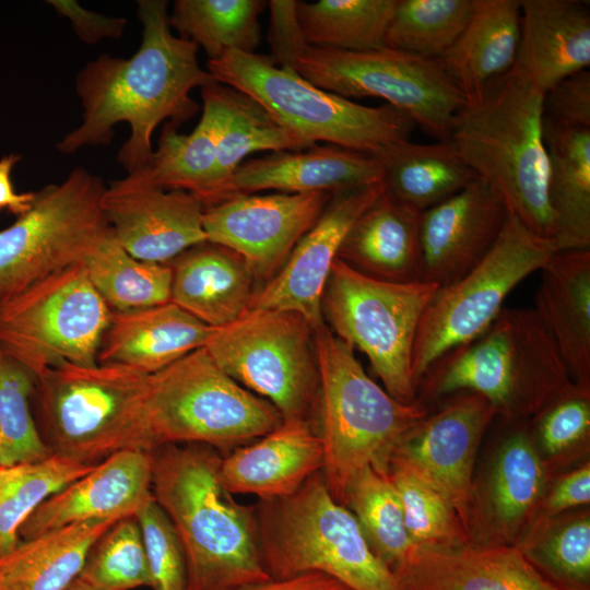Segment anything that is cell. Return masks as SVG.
Returning <instances> with one entry per match:
<instances>
[{
    "mask_svg": "<svg viewBox=\"0 0 590 590\" xmlns=\"http://www.w3.org/2000/svg\"><path fill=\"white\" fill-rule=\"evenodd\" d=\"M137 3L142 25L140 47L128 58L99 55L81 69L75 92L83 109L82 122L56 143L62 154L107 145L114 127L127 122L130 135L117 161L128 174L146 166L157 126L168 120L177 127L194 117L200 107L191 91L214 81L199 64V47L172 33L168 2Z\"/></svg>",
    "mask_w": 590,
    "mask_h": 590,
    "instance_id": "obj_1",
    "label": "cell"
},
{
    "mask_svg": "<svg viewBox=\"0 0 590 590\" xmlns=\"http://www.w3.org/2000/svg\"><path fill=\"white\" fill-rule=\"evenodd\" d=\"M152 452L151 489L182 547L187 590H237L271 579L262 562L255 507L222 483L223 456L198 444Z\"/></svg>",
    "mask_w": 590,
    "mask_h": 590,
    "instance_id": "obj_2",
    "label": "cell"
},
{
    "mask_svg": "<svg viewBox=\"0 0 590 590\" xmlns=\"http://www.w3.org/2000/svg\"><path fill=\"white\" fill-rule=\"evenodd\" d=\"M544 92L517 61L457 113L449 141L473 173L533 234L552 240Z\"/></svg>",
    "mask_w": 590,
    "mask_h": 590,
    "instance_id": "obj_3",
    "label": "cell"
},
{
    "mask_svg": "<svg viewBox=\"0 0 590 590\" xmlns=\"http://www.w3.org/2000/svg\"><path fill=\"white\" fill-rule=\"evenodd\" d=\"M282 422L270 402L232 379L201 347L149 375L123 450L198 444L229 453Z\"/></svg>",
    "mask_w": 590,
    "mask_h": 590,
    "instance_id": "obj_4",
    "label": "cell"
},
{
    "mask_svg": "<svg viewBox=\"0 0 590 590\" xmlns=\"http://www.w3.org/2000/svg\"><path fill=\"white\" fill-rule=\"evenodd\" d=\"M420 385L430 399L481 394L508 421L535 415L578 387L534 308L505 306L479 338L437 359Z\"/></svg>",
    "mask_w": 590,
    "mask_h": 590,
    "instance_id": "obj_5",
    "label": "cell"
},
{
    "mask_svg": "<svg viewBox=\"0 0 590 590\" xmlns=\"http://www.w3.org/2000/svg\"><path fill=\"white\" fill-rule=\"evenodd\" d=\"M314 333L320 378L321 472L331 496L343 505L355 476L368 465L387 469L397 442L428 410L420 398L402 403L391 397L326 322Z\"/></svg>",
    "mask_w": 590,
    "mask_h": 590,
    "instance_id": "obj_6",
    "label": "cell"
},
{
    "mask_svg": "<svg viewBox=\"0 0 590 590\" xmlns=\"http://www.w3.org/2000/svg\"><path fill=\"white\" fill-rule=\"evenodd\" d=\"M255 511L261 557L271 579L320 573L349 590H399L354 515L331 496L322 472L288 496L260 500Z\"/></svg>",
    "mask_w": 590,
    "mask_h": 590,
    "instance_id": "obj_7",
    "label": "cell"
},
{
    "mask_svg": "<svg viewBox=\"0 0 590 590\" xmlns=\"http://www.w3.org/2000/svg\"><path fill=\"white\" fill-rule=\"evenodd\" d=\"M206 68L216 82L246 94L311 145L321 141L371 154L409 140L415 126L388 104L365 106L324 91L270 56L227 51L208 60Z\"/></svg>",
    "mask_w": 590,
    "mask_h": 590,
    "instance_id": "obj_8",
    "label": "cell"
},
{
    "mask_svg": "<svg viewBox=\"0 0 590 590\" xmlns=\"http://www.w3.org/2000/svg\"><path fill=\"white\" fill-rule=\"evenodd\" d=\"M438 287L394 283L365 275L337 258L322 296L329 329L362 351L385 390L402 403L415 402L412 354L417 328Z\"/></svg>",
    "mask_w": 590,
    "mask_h": 590,
    "instance_id": "obj_9",
    "label": "cell"
},
{
    "mask_svg": "<svg viewBox=\"0 0 590 590\" xmlns=\"http://www.w3.org/2000/svg\"><path fill=\"white\" fill-rule=\"evenodd\" d=\"M205 350L217 366L253 394L270 402L283 420L318 426L320 378L311 326L299 315L250 310L213 328Z\"/></svg>",
    "mask_w": 590,
    "mask_h": 590,
    "instance_id": "obj_10",
    "label": "cell"
},
{
    "mask_svg": "<svg viewBox=\"0 0 590 590\" xmlns=\"http://www.w3.org/2000/svg\"><path fill=\"white\" fill-rule=\"evenodd\" d=\"M556 251L552 240L533 234L509 213L489 252L458 281L438 287L426 306L412 354L415 387L442 355L484 333L508 294Z\"/></svg>",
    "mask_w": 590,
    "mask_h": 590,
    "instance_id": "obj_11",
    "label": "cell"
},
{
    "mask_svg": "<svg viewBox=\"0 0 590 590\" xmlns=\"http://www.w3.org/2000/svg\"><path fill=\"white\" fill-rule=\"evenodd\" d=\"M110 317L82 261L0 306V351L36 379L63 364L92 366Z\"/></svg>",
    "mask_w": 590,
    "mask_h": 590,
    "instance_id": "obj_12",
    "label": "cell"
},
{
    "mask_svg": "<svg viewBox=\"0 0 590 590\" xmlns=\"http://www.w3.org/2000/svg\"><path fill=\"white\" fill-rule=\"evenodd\" d=\"M149 375L127 366L63 364L36 379L40 434L51 452L97 463L122 450Z\"/></svg>",
    "mask_w": 590,
    "mask_h": 590,
    "instance_id": "obj_13",
    "label": "cell"
},
{
    "mask_svg": "<svg viewBox=\"0 0 590 590\" xmlns=\"http://www.w3.org/2000/svg\"><path fill=\"white\" fill-rule=\"evenodd\" d=\"M98 176L76 167L36 192L28 212L0 231V306L47 276L84 261L108 233Z\"/></svg>",
    "mask_w": 590,
    "mask_h": 590,
    "instance_id": "obj_14",
    "label": "cell"
},
{
    "mask_svg": "<svg viewBox=\"0 0 590 590\" xmlns=\"http://www.w3.org/2000/svg\"><path fill=\"white\" fill-rule=\"evenodd\" d=\"M293 70L346 98H381L436 141L449 139L453 119L465 104L437 60L389 48L338 51L308 46Z\"/></svg>",
    "mask_w": 590,
    "mask_h": 590,
    "instance_id": "obj_15",
    "label": "cell"
},
{
    "mask_svg": "<svg viewBox=\"0 0 590 590\" xmlns=\"http://www.w3.org/2000/svg\"><path fill=\"white\" fill-rule=\"evenodd\" d=\"M331 194H232L204 208L206 240L235 251L258 280L269 281L318 220Z\"/></svg>",
    "mask_w": 590,
    "mask_h": 590,
    "instance_id": "obj_16",
    "label": "cell"
},
{
    "mask_svg": "<svg viewBox=\"0 0 590 590\" xmlns=\"http://www.w3.org/2000/svg\"><path fill=\"white\" fill-rule=\"evenodd\" d=\"M495 415L481 394L460 393L414 424L392 450L446 496L469 536L474 458Z\"/></svg>",
    "mask_w": 590,
    "mask_h": 590,
    "instance_id": "obj_17",
    "label": "cell"
},
{
    "mask_svg": "<svg viewBox=\"0 0 590 590\" xmlns=\"http://www.w3.org/2000/svg\"><path fill=\"white\" fill-rule=\"evenodd\" d=\"M384 191V184L378 182L333 192L282 268L257 292L249 311H291L314 330L323 324L322 296L341 245L354 222Z\"/></svg>",
    "mask_w": 590,
    "mask_h": 590,
    "instance_id": "obj_18",
    "label": "cell"
},
{
    "mask_svg": "<svg viewBox=\"0 0 590 590\" xmlns=\"http://www.w3.org/2000/svg\"><path fill=\"white\" fill-rule=\"evenodd\" d=\"M102 206L114 238L142 261L169 263L206 240L204 205L186 191L164 190L126 176L105 189Z\"/></svg>",
    "mask_w": 590,
    "mask_h": 590,
    "instance_id": "obj_19",
    "label": "cell"
},
{
    "mask_svg": "<svg viewBox=\"0 0 590 590\" xmlns=\"http://www.w3.org/2000/svg\"><path fill=\"white\" fill-rule=\"evenodd\" d=\"M509 211L500 196L476 178L421 220V282L444 287L473 269L498 239Z\"/></svg>",
    "mask_w": 590,
    "mask_h": 590,
    "instance_id": "obj_20",
    "label": "cell"
},
{
    "mask_svg": "<svg viewBox=\"0 0 590 590\" xmlns=\"http://www.w3.org/2000/svg\"><path fill=\"white\" fill-rule=\"evenodd\" d=\"M152 452L116 451L48 497L21 526L20 541L68 524L133 517L152 495Z\"/></svg>",
    "mask_w": 590,
    "mask_h": 590,
    "instance_id": "obj_21",
    "label": "cell"
},
{
    "mask_svg": "<svg viewBox=\"0 0 590 590\" xmlns=\"http://www.w3.org/2000/svg\"><path fill=\"white\" fill-rule=\"evenodd\" d=\"M392 574L399 590H559L517 545L415 546Z\"/></svg>",
    "mask_w": 590,
    "mask_h": 590,
    "instance_id": "obj_22",
    "label": "cell"
},
{
    "mask_svg": "<svg viewBox=\"0 0 590 590\" xmlns=\"http://www.w3.org/2000/svg\"><path fill=\"white\" fill-rule=\"evenodd\" d=\"M322 468L318 426L304 420H283L270 433L223 456L220 476L232 494L269 500L295 493Z\"/></svg>",
    "mask_w": 590,
    "mask_h": 590,
    "instance_id": "obj_23",
    "label": "cell"
},
{
    "mask_svg": "<svg viewBox=\"0 0 590 590\" xmlns=\"http://www.w3.org/2000/svg\"><path fill=\"white\" fill-rule=\"evenodd\" d=\"M381 179V167L371 154L331 144L315 145L245 161L232 176L225 198L269 189L283 193H333L382 182Z\"/></svg>",
    "mask_w": 590,
    "mask_h": 590,
    "instance_id": "obj_24",
    "label": "cell"
},
{
    "mask_svg": "<svg viewBox=\"0 0 590 590\" xmlns=\"http://www.w3.org/2000/svg\"><path fill=\"white\" fill-rule=\"evenodd\" d=\"M169 266L170 302L209 327L231 324L249 311L258 279L235 251L205 240Z\"/></svg>",
    "mask_w": 590,
    "mask_h": 590,
    "instance_id": "obj_25",
    "label": "cell"
},
{
    "mask_svg": "<svg viewBox=\"0 0 590 590\" xmlns=\"http://www.w3.org/2000/svg\"><path fill=\"white\" fill-rule=\"evenodd\" d=\"M212 330L172 302L130 311H111L97 363L127 366L152 375L204 347Z\"/></svg>",
    "mask_w": 590,
    "mask_h": 590,
    "instance_id": "obj_26",
    "label": "cell"
},
{
    "mask_svg": "<svg viewBox=\"0 0 590 590\" xmlns=\"http://www.w3.org/2000/svg\"><path fill=\"white\" fill-rule=\"evenodd\" d=\"M535 312L565 366L590 390V249L556 251L540 269Z\"/></svg>",
    "mask_w": 590,
    "mask_h": 590,
    "instance_id": "obj_27",
    "label": "cell"
},
{
    "mask_svg": "<svg viewBox=\"0 0 590 590\" xmlns=\"http://www.w3.org/2000/svg\"><path fill=\"white\" fill-rule=\"evenodd\" d=\"M421 220L422 212L385 190L354 222L338 258L374 279L421 282Z\"/></svg>",
    "mask_w": 590,
    "mask_h": 590,
    "instance_id": "obj_28",
    "label": "cell"
},
{
    "mask_svg": "<svg viewBox=\"0 0 590 590\" xmlns=\"http://www.w3.org/2000/svg\"><path fill=\"white\" fill-rule=\"evenodd\" d=\"M521 39L517 62L544 92L589 69V2L520 0Z\"/></svg>",
    "mask_w": 590,
    "mask_h": 590,
    "instance_id": "obj_29",
    "label": "cell"
},
{
    "mask_svg": "<svg viewBox=\"0 0 590 590\" xmlns=\"http://www.w3.org/2000/svg\"><path fill=\"white\" fill-rule=\"evenodd\" d=\"M520 39V0H474L464 30L437 61L465 102H472L512 69Z\"/></svg>",
    "mask_w": 590,
    "mask_h": 590,
    "instance_id": "obj_30",
    "label": "cell"
},
{
    "mask_svg": "<svg viewBox=\"0 0 590 590\" xmlns=\"http://www.w3.org/2000/svg\"><path fill=\"white\" fill-rule=\"evenodd\" d=\"M545 469L529 434L511 433L500 445L482 506L471 521L482 530L480 544L515 545L545 487Z\"/></svg>",
    "mask_w": 590,
    "mask_h": 590,
    "instance_id": "obj_31",
    "label": "cell"
},
{
    "mask_svg": "<svg viewBox=\"0 0 590 590\" xmlns=\"http://www.w3.org/2000/svg\"><path fill=\"white\" fill-rule=\"evenodd\" d=\"M201 97L216 132L215 203L225 198L232 176L248 155L315 146L281 126L256 101L215 80L201 87Z\"/></svg>",
    "mask_w": 590,
    "mask_h": 590,
    "instance_id": "obj_32",
    "label": "cell"
},
{
    "mask_svg": "<svg viewBox=\"0 0 590 590\" xmlns=\"http://www.w3.org/2000/svg\"><path fill=\"white\" fill-rule=\"evenodd\" d=\"M548 158V203L557 251L590 249V128L543 118Z\"/></svg>",
    "mask_w": 590,
    "mask_h": 590,
    "instance_id": "obj_33",
    "label": "cell"
},
{
    "mask_svg": "<svg viewBox=\"0 0 590 590\" xmlns=\"http://www.w3.org/2000/svg\"><path fill=\"white\" fill-rule=\"evenodd\" d=\"M371 155L381 167L386 192L422 213L477 178L449 140L429 144L402 140Z\"/></svg>",
    "mask_w": 590,
    "mask_h": 590,
    "instance_id": "obj_34",
    "label": "cell"
},
{
    "mask_svg": "<svg viewBox=\"0 0 590 590\" xmlns=\"http://www.w3.org/2000/svg\"><path fill=\"white\" fill-rule=\"evenodd\" d=\"M118 520L68 524L22 540L0 556V590H66L103 533Z\"/></svg>",
    "mask_w": 590,
    "mask_h": 590,
    "instance_id": "obj_35",
    "label": "cell"
},
{
    "mask_svg": "<svg viewBox=\"0 0 590 590\" xmlns=\"http://www.w3.org/2000/svg\"><path fill=\"white\" fill-rule=\"evenodd\" d=\"M135 181L164 190L186 191L205 206L216 201V132L210 111L202 107L199 123L186 134L165 122L157 148L144 168L127 174Z\"/></svg>",
    "mask_w": 590,
    "mask_h": 590,
    "instance_id": "obj_36",
    "label": "cell"
},
{
    "mask_svg": "<svg viewBox=\"0 0 590 590\" xmlns=\"http://www.w3.org/2000/svg\"><path fill=\"white\" fill-rule=\"evenodd\" d=\"M83 263L92 285L114 312L170 302L169 263L148 262L132 257L118 244L110 231Z\"/></svg>",
    "mask_w": 590,
    "mask_h": 590,
    "instance_id": "obj_37",
    "label": "cell"
},
{
    "mask_svg": "<svg viewBox=\"0 0 590 590\" xmlns=\"http://www.w3.org/2000/svg\"><path fill=\"white\" fill-rule=\"evenodd\" d=\"M396 0L296 1L303 36L310 47L338 51L386 48Z\"/></svg>",
    "mask_w": 590,
    "mask_h": 590,
    "instance_id": "obj_38",
    "label": "cell"
},
{
    "mask_svg": "<svg viewBox=\"0 0 590 590\" xmlns=\"http://www.w3.org/2000/svg\"><path fill=\"white\" fill-rule=\"evenodd\" d=\"M262 0H177L168 24L203 48L208 60L227 51L253 54L261 43Z\"/></svg>",
    "mask_w": 590,
    "mask_h": 590,
    "instance_id": "obj_39",
    "label": "cell"
},
{
    "mask_svg": "<svg viewBox=\"0 0 590 590\" xmlns=\"http://www.w3.org/2000/svg\"><path fill=\"white\" fill-rule=\"evenodd\" d=\"M343 506L354 515L370 548L391 571L415 547L387 469L368 465L361 471L349 486Z\"/></svg>",
    "mask_w": 590,
    "mask_h": 590,
    "instance_id": "obj_40",
    "label": "cell"
},
{
    "mask_svg": "<svg viewBox=\"0 0 590 590\" xmlns=\"http://www.w3.org/2000/svg\"><path fill=\"white\" fill-rule=\"evenodd\" d=\"M387 473L414 546L452 547L471 541L446 496L414 467L391 453Z\"/></svg>",
    "mask_w": 590,
    "mask_h": 590,
    "instance_id": "obj_41",
    "label": "cell"
},
{
    "mask_svg": "<svg viewBox=\"0 0 590 590\" xmlns=\"http://www.w3.org/2000/svg\"><path fill=\"white\" fill-rule=\"evenodd\" d=\"M474 0H396L385 47L438 60L464 30Z\"/></svg>",
    "mask_w": 590,
    "mask_h": 590,
    "instance_id": "obj_42",
    "label": "cell"
},
{
    "mask_svg": "<svg viewBox=\"0 0 590 590\" xmlns=\"http://www.w3.org/2000/svg\"><path fill=\"white\" fill-rule=\"evenodd\" d=\"M95 464L52 452L42 461L19 465L0 489V556L19 544L21 526L48 497Z\"/></svg>",
    "mask_w": 590,
    "mask_h": 590,
    "instance_id": "obj_43",
    "label": "cell"
},
{
    "mask_svg": "<svg viewBox=\"0 0 590 590\" xmlns=\"http://www.w3.org/2000/svg\"><path fill=\"white\" fill-rule=\"evenodd\" d=\"M36 377L0 351V467L35 463L52 452L31 412Z\"/></svg>",
    "mask_w": 590,
    "mask_h": 590,
    "instance_id": "obj_44",
    "label": "cell"
},
{
    "mask_svg": "<svg viewBox=\"0 0 590 590\" xmlns=\"http://www.w3.org/2000/svg\"><path fill=\"white\" fill-rule=\"evenodd\" d=\"M98 590L152 587L141 530L135 517L119 519L92 546L79 575Z\"/></svg>",
    "mask_w": 590,
    "mask_h": 590,
    "instance_id": "obj_45",
    "label": "cell"
},
{
    "mask_svg": "<svg viewBox=\"0 0 590 590\" xmlns=\"http://www.w3.org/2000/svg\"><path fill=\"white\" fill-rule=\"evenodd\" d=\"M536 541L518 546L559 590H589L590 519L574 518L552 530L536 526Z\"/></svg>",
    "mask_w": 590,
    "mask_h": 590,
    "instance_id": "obj_46",
    "label": "cell"
},
{
    "mask_svg": "<svg viewBox=\"0 0 590 590\" xmlns=\"http://www.w3.org/2000/svg\"><path fill=\"white\" fill-rule=\"evenodd\" d=\"M153 590H187L186 564L177 533L152 497L135 514Z\"/></svg>",
    "mask_w": 590,
    "mask_h": 590,
    "instance_id": "obj_47",
    "label": "cell"
},
{
    "mask_svg": "<svg viewBox=\"0 0 590 590\" xmlns=\"http://www.w3.org/2000/svg\"><path fill=\"white\" fill-rule=\"evenodd\" d=\"M535 416L536 438L545 453L559 457L577 450L589 440V391L577 387L546 405Z\"/></svg>",
    "mask_w": 590,
    "mask_h": 590,
    "instance_id": "obj_48",
    "label": "cell"
},
{
    "mask_svg": "<svg viewBox=\"0 0 590 590\" xmlns=\"http://www.w3.org/2000/svg\"><path fill=\"white\" fill-rule=\"evenodd\" d=\"M543 118L562 127L590 128V72L573 74L547 90Z\"/></svg>",
    "mask_w": 590,
    "mask_h": 590,
    "instance_id": "obj_49",
    "label": "cell"
},
{
    "mask_svg": "<svg viewBox=\"0 0 590 590\" xmlns=\"http://www.w3.org/2000/svg\"><path fill=\"white\" fill-rule=\"evenodd\" d=\"M270 28L268 40L271 46L270 58L279 67L293 66L298 56L308 47L297 19L296 1L271 0Z\"/></svg>",
    "mask_w": 590,
    "mask_h": 590,
    "instance_id": "obj_50",
    "label": "cell"
},
{
    "mask_svg": "<svg viewBox=\"0 0 590 590\" xmlns=\"http://www.w3.org/2000/svg\"><path fill=\"white\" fill-rule=\"evenodd\" d=\"M47 3L61 16L67 17L78 38L88 45L105 38L122 36L128 24L121 16H107L82 7L75 0H49Z\"/></svg>",
    "mask_w": 590,
    "mask_h": 590,
    "instance_id": "obj_51",
    "label": "cell"
},
{
    "mask_svg": "<svg viewBox=\"0 0 590 590\" xmlns=\"http://www.w3.org/2000/svg\"><path fill=\"white\" fill-rule=\"evenodd\" d=\"M590 502V464L564 475L545 500V515L552 517Z\"/></svg>",
    "mask_w": 590,
    "mask_h": 590,
    "instance_id": "obj_52",
    "label": "cell"
},
{
    "mask_svg": "<svg viewBox=\"0 0 590 590\" xmlns=\"http://www.w3.org/2000/svg\"><path fill=\"white\" fill-rule=\"evenodd\" d=\"M20 160L14 153L0 158V210L7 209L17 217L31 210L36 198V192H16L13 187L11 174Z\"/></svg>",
    "mask_w": 590,
    "mask_h": 590,
    "instance_id": "obj_53",
    "label": "cell"
},
{
    "mask_svg": "<svg viewBox=\"0 0 590 590\" xmlns=\"http://www.w3.org/2000/svg\"><path fill=\"white\" fill-rule=\"evenodd\" d=\"M237 590H349L341 582L320 573H308L285 579H270Z\"/></svg>",
    "mask_w": 590,
    "mask_h": 590,
    "instance_id": "obj_54",
    "label": "cell"
},
{
    "mask_svg": "<svg viewBox=\"0 0 590 590\" xmlns=\"http://www.w3.org/2000/svg\"><path fill=\"white\" fill-rule=\"evenodd\" d=\"M17 467L19 465L11 468L0 467V489L4 485V483L13 475Z\"/></svg>",
    "mask_w": 590,
    "mask_h": 590,
    "instance_id": "obj_55",
    "label": "cell"
},
{
    "mask_svg": "<svg viewBox=\"0 0 590 590\" xmlns=\"http://www.w3.org/2000/svg\"><path fill=\"white\" fill-rule=\"evenodd\" d=\"M66 590H98L76 578Z\"/></svg>",
    "mask_w": 590,
    "mask_h": 590,
    "instance_id": "obj_56",
    "label": "cell"
}]
</instances>
